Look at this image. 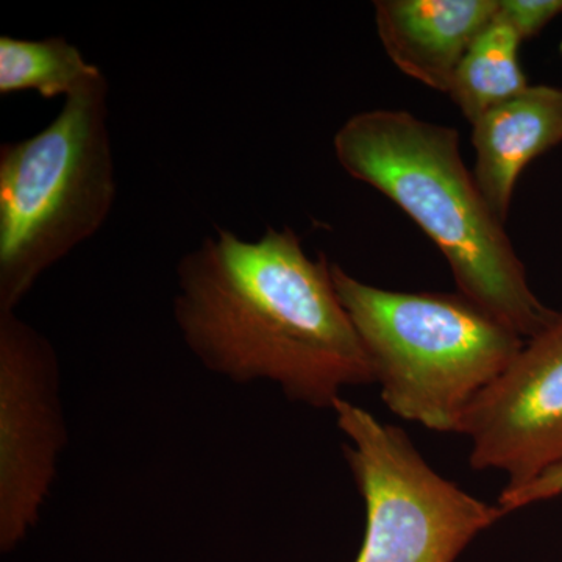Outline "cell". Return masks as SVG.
Wrapping results in <instances>:
<instances>
[{"label": "cell", "instance_id": "277c9868", "mask_svg": "<svg viewBox=\"0 0 562 562\" xmlns=\"http://www.w3.org/2000/svg\"><path fill=\"white\" fill-rule=\"evenodd\" d=\"M114 199L102 74L68 95L46 128L0 147V313L14 312L41 273L101 231Z\"/></svg>", "mask_w": 562, "mask_h": 562}, {"label": "cell", "instance_id": "8992f818", "mask_svg": "<svg viewBox=\"0 0 562 562\" xmlns=\"http://www.w3.org/2000/svg\"><path fill=\"white\" fill-rule=\"evenodd\" d=\"M60 368L27 322L0 313V549L10 552L38 522L65 449Z\"/></svg>", "mask_w": 562, "mask_h": 562}, {"label": "cell", "instance_id": "5b68a950", "mask_svg": "<svg viewBox=\"0 0 562 562\" xmlns=\"http://www.w3.org/2000/svg\"><path fill=\"white\" fill-rule=\"evenodd\" d=\"M344 454L366 503L355 562H453L476 535L505 516L432 471L401 428L338 398Z\"/></svg>", "mask_w": 562, "mask_h": 562}, {"label": "cell", "instance_id": "8fae6325", "mask_svg": "<svg viewBox=\"0 0 562 562\" xmlns=\"http://www.w3.org/2000/svg\"><path fill=\"white\" fill-rule=\"evenodd\" d=\"M102 76L98 66L61 36L46 40L0 38V94L36 91L44 99L74 94Z\"/></svg>", "mask_w": 562, "mask_h": 562}, {"label": "cell", "instance_id": "4fadbf2b", "mask_svg": "<svg viewBox=\"0 0 562 562\" xmlns=\"http://www.w3.org/2000/svg\"><path fill=\"white\" fill-rule=\"evenodd\" d=\"M562 495V460L536 476L530 483L516 490H503L498 506L503 513L525 508L531 503L550 501Z\"/></svg>", "mask_w": 562, "mask_h": 562}, {"label": "cell", "instance_id": "6da1fadb", "mask_svg": "<svg viewBox=\"0 0 562 562\" xmlns=\"http://www.w3.org/2000/svg\"><path fill=\"white\" fill-rule=\"evenodd\" d=\"M173 317L206 371L233 383H276L292 402L331 408L344 387L375 383L339 301L331 265L291 228L258 241L220 228L177 268Z\"/></svg>", "mask_w": 562, "mask_h": 562}, {"label": "cell", "instance_id": "ba28073f", "mask_svg": "<svg viewBox=\"0 0 562 562\" xmlns=\"http://www.w3.org/2000/svg\"><path fill=\"white\" fill-rule=\"evenodd\" d=\"M501 0H379L375 24L390 60L405 76L449 94L473 41L491 24Z\"/></svg>", "mask_w": 562, "mask_h": 562}, {"label": "cell", "instance_id": "7c38bea8", "mask_svg": "<svg viewBox=\"0 0 562 562\" xmlns=\"http://www.w3.org/2000/svg\"><path fill=\"white\" fill-rule=\"evenodd\" d=\"M561 13L562 0H501L497 16L524 43L539 35Z\"/></svg>", "mask_w": 562, "mask_h": 562}, {"label": "cell", "instance_id": "30bf717a", "mask_svg": "<svg viewBox=\"0 0 562 562\" xmlns=\"http://www.w3.org/2000/svg\"><path fill=\"white\" fill-rule=\"evenodd\" d=\"M520 46L522 40L495 14L465 52L449 95L471 124L530 87L519 60Z\"/></svg>", "mask_w": 562, "mask_h": 562}, {"label": "cell", "instance_id": "52a82bcc", "mask_svg": "<svg viewBox=\"0 0 562 562\" xmlns=\"http://www.w3.org/2000/svg\"><path fill=\"white\" fill-rule=\"evenodd\" d=\"M458 435L471 439L473 469L506 473L505 490L562 460V313L473 401Z\"/></svg>", "mask_w": 562, "mask_h": 562}, {"label": "cell", "instance_id": "7a4b0ae2", "mask_svg": "<svg viewBox=\"0 0 562 562\" xmlns=\"http://www.w3.org/2000/svg\"><path fill=\"white\" fill-rule=\"evenodd\" d=\"M344 171L398 206L449 262L460 294L524 341L553 324L505 224L461 155L460 133L405 110L355 114L333 139Z\"/></svg>", "mask_w": 562, "mask_h": 562}, {"label": "cell", "instance_id": "3957f363", "mask_svg": "<svg viewBox=\"0 0 562 562\" xmlns=\"http://www.w3.org/2000/svg\"><path fill=\"white\" fill-rule=\"evenodd\" d=\"M331 279L387 408L428 430L460 431L469 406L524 347L464 295L382 290L338 265Z\"/></svg>", "mask_w": 562, "mask_h": 562}, {"label": "cell", "instance_id": "5bb4252c", "mask_svg": "<svg viewBox=\"0 0 562 562\" xmlns=\"http://www.w3.org/2000/svg\"><path fill=\"white\" fill-rule=\"evenodd\" d=\"M560 50H561V55H562V43H561V46H560Z\"/></svg>", "mask_w": 562, "mask_h": 562}, {"label": "cell", "instance_id": "9c48e42d", "mask_svg": "<svg viewBox=\"0 0 562 562\" xmlns=\"http://www.w3.org/2000/svg\"><path fill=\"white\" fill-rule=\"evenodd\" d=\"M476 183L505 224L525 168L562 143V88L530 85L472 124Z\"/></svg>", "mask_w": 562, "mask_h": 562}]
</instances>
